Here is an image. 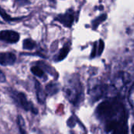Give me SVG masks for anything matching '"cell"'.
<instances>
[{
	"label": "cell",
	"instance_id": "obj_1",
	"mask_svg": "<svg viewBox=\"0 0 134 134\" xmlns=\"http://www.w3.org/2000/svg\"><path fill=\"white\" fill-rule=\"evenodd\" d=\"M95 115L106 134H129L128 113L118 98L111 97L103 101L97 107Z\"/></svg>",
	"mask_w": 134,
	"mask_h": 134
},
{
	"label": "cell",
	"instance_id": "obj_2",
	"mask_svg": "<svg viewBox=\"0 0 134 134\" xmlns=\"http://www.w3.org/2000/svg\"><path fill=\"white\" fill-rule=\"evenodd\" d=\"M64 93L72 104L78 105L82 97V87L78 77H71L66 83L64 87Z\"/></svg>",
	"mask_w": 134,
	"mask_h": 134
},
{
	"label": "cell",
	"instance_id": "obj_3",
	"mask_svg": "<svg viewBox=\"0 0 134 134\" xmlns=\"http://www.w3.org/2000/svg\"><path fill=\"white\" fill-rule=\"evenodd\" d=\"M12 98L13 99V100L15 101V103L22 109H24V111H31V113L37 115L38 114V111L37 109L34 107L33 103L31 102H30L26 95L24 94L23 92H12L11 93Z\"/></svg>",
	"mask_w": 134,
	"mask_h": 134
},
{
	"label": "cell",
	"instance_id": "obj_4",
	"mask_svg": "<svg viewBox=\"0 0 134 134\" xmlns=\"http://www.w3.org/2000/svg\"><path fill=\"white\" fill-rule=\"evenodd\" d=\"M109 92V89H108V86L106 85H95L93 86L90 91H89V94L90 96L91 100L93 102H96L97 100H99L100 99L108 96Z\"/></svg>",
	"mask_w": 134,
	"mask_h": 134
},
{
	"label": "cell",
	"instance_id": "obj_5",
	"mask_svg": "<svg viewBox=\"0 0 134 134\" xmlns=\"http://www.w3.org/2000/svg\"><path fill=\"white\" fill-rule=\"evenodd\" d=\"M130 81V76L127 73L121 72L118 73L113 81V87L116 90H120Z\"/></svg>",
	"mask_w": 134,
	"mask_h": 134
},
{
	"label": "cell",
	"instance_id": "obj_6",
	"mask_svg": "<svg viewBox=\"0 0 134 134\" xmlns=\"http://www.w3.org/2000/svg\"><path fill=\"white\" fill-rule=\"evenodd\" d=\"M0 38L2 40L5 42L9 43H14L19 40L20 35L14 31H9V30L2 31L0 34Z\"/></svg>",
	"mask_w": 134,
	"mask_h": 134
},
{
	"label": "cell",
	"instance_id": "obj_7",
	"mask_svg": "<svg viewBox=\"0 0 134 134\" xmlns=\"http://www.w3.org/2000/svg\"><path fill=\"white\" fill-rule=\"evenodd\" d=\"M56 19L67 27H70L74 21V15L71 13H66L64 15H59Z\"/></svg>",
	"mask_w": 134,
	"mask_h": 134
},
{
	"label": "cell",
	"instance_id": "obj_8",
	"mask_svg": "<svg viewBox=\"0 0 134 134\" xmlns=\"http://www.w3.org/2000/svg\"><path fill=\"white\" fill-rule=\"evenodd\" d=\"M15 61H16V56L14 54L11 52L1 54V64L2 66L12 65L15 62Z\"/></svg>",
	"mask_w": 134,
	"mask_h": 134
},
{
	"label": "cell",
	"instance_id": "obj_9",
	"mask_svg": "<svg viewBox=\"0 0 134 134\" xmlns=\"http://www.w3.org/2000/svg\"><path fill=\"white\" fill-rule=\"evenodd\" d=\"M36 87V94H37V99L38 100V102L40 103H44L45 100H46V92H44V90L42 89V86L40 85V84L38 82H36L35 85Z\"/></svg>",
	"mask_w": 134,
	"mask_h": 134
},
{
	"label": "cell",
	"instance_id": "obj_10",
	"mask_svg": "<svg viewBox=\"0 0 134 134\" xmlns=\"http://www.w3.org/2000/svg\"><path fill=\"white\" fill-rule=\"evenodd\" d=\"M17 125H18L19 130H20V133L27 134L26 127H25V122L21 115H18V117H17Z\"/></svg>",
	"mask_w": 134,
	"mask_h": 134
},
{
	"label": "cell",
	"instance_id": "obj_11",
	"mask_svg": "<svg viewBox=\"0 0 134 134\" xmlns=\"http://www.w3.org/2000/svg\"><path fill=\"white\" fill-rule=\"evenodd\" d=\"M128 101L130 106L134 108V84L132 85L131 88L130 89V92L128 94Z\"/></svg>",
	"mask_w": 134,
	"mask_h": 134
},
{
	"label": "cell",
	"instance_id": "obj_12",
	"mask_svg": "<svg viewBox=\"0 0 134 134\" xmlns=\"http://www.w3.org/2000/svg\"><path fill=\"white\" fill-rule=\"evenodd\" d=\"M31 72L35 75V76H38L39 77H42L43 75H44V72L42 69H40L39 67L38 66H33L31 68Z\"/></svg>",
	"mask_w": 134,
	"mask_h": 134
},
{
	"label": "cell",
	"instance_id": "obj_13",
	"mask_svg": "<svg viewBox=\"0 0 134 134\" xmlns=\"http://www.w3.org/2000/svg\"><path fill=\"white\" fill-rule=\"evenodd\" d=\"M35 43L31 39H27L24 43V47L26 49H31L35 47Z\"/></svg>",
	"mask_w": 134,
	"mask_h": 134
},
{
	"label": "cell",
	"instance_id": "obj_14",
	"mask_svg": "<svg viewBox=\"0 0 134 134\" xmlns=\"http://www.w3.org/2000/svg\"><path fill=\"white\" fill-rule=\"evenodd\" d=\"M132 134H134V124L133 127H132Z\"/></svg>",
	"mask_w": 134,
	"mask_h": 134
},
{
	"label": "cell",
	"instance_id": "obj_15",
	"mask_svg": "<svg viewBox=\"0 0 134 134\" xmlns=\"http://www.w3.org/2000/svg\"><path fill=\"white\" fill-rule=\"evenodd\" d=\"M71 134H75V133H74L73 132H71Z\"/></svg>",
	"mask_w": 134,
	"mask_h": 134
},
{
	"label": "cell",
	"instance_id": "obj_16",
	"mask_svg": "<svg viewBox=\"0 0 134 134\" xmlns=\"http://www.w3.org/2000/svg\"><path fill=\"white\" fill-rule=\"evenodd\" d=\"M50 1H53V0H50Z\"/></svg>",
	"mask_w": 134,
	"mask_h": 134
}]
</instances>
